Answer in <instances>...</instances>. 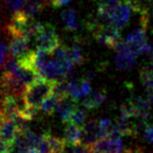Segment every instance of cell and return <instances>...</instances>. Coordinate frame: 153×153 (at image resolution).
<instances>
[{
  "label": "cell",
  "mask_w": 153,
  "mask_h": 153,
  "mask_svg": "<svg viewBox=\"0 0 153 153\" xmlns=\"http://www.w3.org/2000/svg\"><path fill=\"white\" fill-rule=\"evenodd\" d=\"M75 102H76L75 100L68 96L59 100L56 112H58L59 116L61 117L62 122L68 123L70 121L73 112L77 108Z\"/></svg>",
  "instance_id": "obj_11"
},
{
  "label": "cell",
  "mask_w": 153,
  "mask_h": 153,
  "mask_svg": "<svg viewBox=\"0 0 153 153\" xmlns=\"http://www.w3.org/2000/svg\"><path fill=\"white\" fill-rule=\"evenodd\" d=\"M86 119H87V115H86L85 110L82 109V108H76L75 111L73 112L71 119H70L69 122H71L73 124L83 128V126L86 123Z\"/></svg>",
  "instance_id": "obj_20"
},
{
  "label": "cell",
  "mask_w": 153,
  "mask_h": 153,
  "mask_svg": "<svg viewBox=\"0 0 153 153\" xmlns=\"http://www.w3.org/2000/svg\"><path fill=\"white\" fill-rule=\"evenodd\" d=\"M19 135V129L15 119L6 118L0 113V140L11 146Z\"/></svg>",
  "instance_id": "obj_8"
},
{
  "label": "cell",
  "mask_w": 153,
  "mask_h": 153,
  "mask_svg": "<svg viewBox=\"0 0 153 153\" xmlns=\"http://www.w3.org/2000/svg\"><path fill=\"white\" fill-rule=\"evenodd\" d=\"M148 15L152 18V29H153V12H149Z\"/></svg>",
  "instance_id": "obj_29"
},
{
  "label": "cell",
  "mask_w": 153,
  "mask_h": 153,
  "mask_svg": "<svg viewBox=\"0 0 153 153\" xmlns=\"http://www.w3.org/2000/svg\"><path fill=\"white\" fill-rule=\"evenodd\" d=\"M143 133H144L145 140L149 141V143H153V125L147 124L146 123V125L143 128Z\"/></svg>",
  "instance_id": "obj_24"
},
{
  "label": "cell",
  "mask_w": 153,
  "mask_h": 153,
  "mask_svg": "<svg viewBox=\"0 0 153 153\" xmlns=\"http://www.w3.org/2000/svg\"><path fill=\"white\" fill-rule=\"evenodd\" d=\"M92 93L91 84L88 79L71 80L68 82V97L78 102L80 99L88 97Z\"/></svg>",
  "instance_id": "obj_9"
},
{
  "label": "cell",
  "mask_w": 153,
  "mask_h": 153,
  "mask_svg": "<svg viewBox=\"0 0 153 153\" xmlns=\"http://www.w3.org/2000/svg\"><path fill=\"white\" fill-rule=\"evenodd\" d=\"M50 1L54 7H62V6L68 4V3L71 2L72 0H50Z\"/></svg>",
  "instance_id": "obj_25"
},
{
  "label": "cell",
  "mask_w": 153,
  "mask_h": 153,
  "mask_svg": "<svg viewBox=\"0 0 153 153\" xmlns=\"http://www.w3.org/2000/svg\"><path fill=\"white\" fill-rule=\"evenodd\" d=\"M24 5V0H8L7 1V7L9 11H11L13 14L21 11Z\"/></svg>",
  "instance_id": "obj_22"
},
{
  "label": "cell",
  "mask_w": 153,
  "mask_h": 153,
  "mask_svg": "<svg viewBox=\"0 0 153 153\" xmlns=\"http://www.w3.org/2000/svg\"><path fill=\"white\" fill-rule=\"evenodd\" d=\"M37 49H42L51 54L61 45V40L55 27L49 24H42L35 36Z\"/></svg>",
  "instance_id": "obj_3"
},
{
  "label": "cell",
  "mask_w": 153,
  "mask_h": 153,
  "mask_svg": "<svg viewBox=\"0 0 153 153\" xmlns=\"http://www.w3.org/2000/svg\"><path fill=\"white\" fill-rule=\"evenodd\" d=\"M112 125H113L112 122H111V120H109V119H107V118L102 119V120L99 122L100 137H109Z\"/></svg>",
  "instance_id": "obj_21"
},
{
  "label": "cell",
  "mask_w": 153,
  "mask_h": 153,
  "mask_svg": "<svg viewBox=\"0 0 153 153\" xmlns=\"http://www.w3.org/2000/svg\"><path fill=\"white\" fill-rule=\"evenodd\" d=\"M113 49L116 52L115 65L121 70L132 69L136 65L137 55L127 45L124 40H121Z\"/></svg>",
  "instance_id": "obj_5"
},
{
  "label": "cell",
  "mask_w": 153,
  "mask_h": 153,
  "mask_svg": "<svg viewBox=\"0 0 153 153\" xmlns=\"http://www.w3.org/2000/svg\"><path fill=\"white\" fill-rule=\"evenodd\" d=\"M59 153H65V152H59Z\"/></svg>",
  "instance_id": "obj_30"
},
{
  "label": "cell",
  "mask_w": 153,
  "mask_h": 153,
  "mask_svg": "<svg viewBox=\"0 0 153 153\" xmlns=\"http://www.w3.org/2000/svg\"><path fill=\"white\" fill-rule=\"evenodd\" d=\"M7 153H10V151H9V152H7Z\"/></svg>",
  "instance_id": "obj_31"
},
{
  "label": "cell",
  "mask_w": 153,
  "mask_h": 153,
  "mask_svg": "<svg viewBox=\"0 0 153 153\" xmlns=\"http://www.w3.org/2000/svg\"><path fill=\"white\" fill-rule=\"evenodd\" d=\"M10 150V146L6 145L3 141L0 140V153H7Z\"/></svg>",
  "instance_id": "obj_26"
},
{
  "label": "cell",
  "mask_w": 153,
  "mask_h": 153,
  "mask_svg": "<svg viewBox=\"0 0 153 153\" xmlns=\"http://www.w3.org/2000/svg\"><path fill=\"white\" fill-rule=\"evenodd\" d=\"M11 39L9 42L8 50L9 54L12 57L17 58L18 59H23L30 56L33 51L29 47L30 41L21 35H10Z\"/></svg>",
  "instance_id": "obj_7"
},
{
  "label": "cell",
  "mask_w": 153,
  "mask_h": 153,
  "mask_svg": "<svg viewBox=\"0 0 153 153\" xmlns=\"http://www.w3.org/2000/svg\"><path fill=\"white\" fill-rule=\"evenodd\" d=\"M83 139H82V144L86 146L92 147L100 137L99 123L96 120L86 121L83 126Z\"/></svg>",
  "instance_id": "obj_10"
},
{
  "label": "cell",
  "mask_w": 153,
  "mask_h": 153,
  "mask_svg": "<svg viewBox=\"0 0 153 153\" xmlns=\"http://www.w3.org/2000/svg\"><path fill=\"white\" fill-rule=\"evenodd\" d=\"M94 35L100 43L108 47L114 48L121 41L120 28L107 23L106 25H98L94 27Z\"/></svg>",
  "instance_id": "obj_4"
},
{
  "label": "cell",
  "mask_w": 153,
  "mask_h": 153,
  "mask_svg": "<svg viewBox=\"0 0 153 153\" xmlns=\"http://www.w3.org/2000/svg\"><path fill=\"white\" fill-rule=\"evenodd\" d=\"M126 153H141L140 150H127Z\"/></svg>",
  "instance_id": "obj_28"
},
{
  "label": "cell",
  "mask_w": 153,
  "mask_h": 153,
  "mask_svg": "<svg viewBox=\"0 0 153 153\" xmlns=\"http://www.w3.org/2000/svg\"><path fill=\"white\" fill-rule=\"evenodd\" d=\"M106 97L107 96L104 91H97L93 94L91 93L88 97L84 98L83 102H82V105L87 109H94V108L103 103L104 100H106Z\"/></svg>",
  "instance_id": "obj_13"
},
{
  "label": "cell",
  "mask_w": 153,
  "mask_h": 153,
  "mask_svg": "<svg viewBox=\"0 0 153 153\" xmlns=\"http://www.w3.org/2000/svg\"><path fill=\"white\" fill-rule=\"evenodd\" d=\"M61 100L62 99L58 98L57 96L51 94L45 100H44L43 103L41 104V106H40L41 111H42L44 114H47V115L53 114L54 112H56V110H57L58 104Z\"/></svg>",
  "instance_id": "obj_16"
},
{
  "label": "cell",
  "mask_w": 153,
  "mask_h": 153,
  "mask_svg": "<svg viewBox=\"0 0 153 153\" xmlns=\"http://www.w3.org/2000/svg\"><path fill=\"white\" fill-rule=\"evenodd\" d=\"M55 80H50L39 76L25 89L24 93V100L29 106L40 108L41 104L53 92Z\"/></svg>",
  "instance_id": "obj_1"
},
{
  "label": "cell",
  "mask_w": 153,
  "mask_h": 153,
  "mask_svg": "<svg viewBox=\"0 0 153 153\" xmlns=\"http://www.w3.org/2000/svg\"><path fill=\"white\" fill-rule=\"evenodd\" d=\"M74 63L68 61H59L58 59H48L46 63L38 70L40 76L50 80H63L72 72Z\"/></svg>",
  "instance_id": "obj_2"
},
{
  "label": "cell",
  "mask_w": 153,
  "mask_h": 153,
  "mask_svg": "<svg viewBox=\"0 0 153 153\" xmlns=\"http://www.w3.org/2000/svg\"><path fill=\"white\" fill-rule=\"evenodd\" d=\"M140 80L149 93H153V68H144L140 70Z\"/></svg>",
  "instance_id": "obj_18"
},
{
  "label": "cell",
  "mask_w": 153,
  "mask_h": 153,
  "mask_svg": "<svg viewBox=\"0 0 153 153\" xmlns=\"http://www.w3.org/2000/svg\"><path fill=\"white\" fill-rule=\"evenodd\" d=\"M66 49H68V58L74 65H81L85 62V56L79 45L74 44L70 47H66Z\"/></svg>",
  "instance_id": "obj_17"
},
{
  "label": "cell",
  "mask_w": 153,
  "mask_h": 153,
  "mask_svg": "<svg viewBox=\"0 0 153 153\" xmlns=\"http://www.w3.org/2000/svg\"><path fill=\"white\" fill-rule=\"evenodd\" d=\"M47 139L49 141L51 152L52 153H59V152H65L66 143L65 140L59 139V137H55L53 136L47 134Z\"/></svg>",
  "instance_id": "obj_19"
},
{
  "label": "cell",
  "mask_w": 153,
  "mask_h": 153,
  "mask_svg": "<svg viewBox=\"0 0 153 153\" xmlns=\"http://www.w3.org/2000/svg\"><path fill=\"white\" fill-rule=\"evenodd\" d=\"M9 52L8 48L5 45V43L3 41L0 40V68H2V65L6 62L7 53Z\"/></svg>",
  "instance_id": "obj_23"
},
{
  "label": "cell",
  "mask_w": 153,
  "mask_h": 153,
  "mask_svg": "<svg viewBox=\"0 0 153 153\" xmlns=\"http://www.w3.org/2000/svg\"><path fill=\"white\" fill-rule=\"evenodd\" d=\"M65 124L66 126L65 129V140L66 144L77 145L82 143L83 129L71 122H68Z\"/></svg>",
  "instance_id": "obj_12"
},
{
  "label": "cell",
  "mask_w": 153,
  "mask_h": 153,
  "mask_svg": "<svg viewBox=\"0 0 153 153\" xmlns=\"http://www.w3.org/2000/svg\"><path fill=\"white\" fill-rule=\"evenodd\" d=\"M148 55H149V57H148V59H149V68H153V50Z\"/></svg>",
  "instance_id": "obj_27"
},
{
  "label": "cell",
  "mask_w": 153,
  "mask_h": 153,
  "mask_svg": "<svg viewBox=\"0 0 153 153\" xmlns=\"http://www.w3.org/2000/svg\"><path fill=\"white\" fill-rule=\"evenodd\" d=\"M61 20L66 30L74 31L78 28V22L75 11L72 9H68L61 14Z\"/></svg>",
  "instance_id": "obj_14"
},
{
  "label": "cell",
  "mask_w": 153,
  "mask_h": 153,
  "mask_svg": "<svg viewBox=\"0 0 153 153\" xmlns=\"http://www.w3.org/2000/svg\"><path fill=\"white\" fill-rule=\"evenodd\" d=\"M133 8L132 6L129 4L128 1H122L121 3L115 7V8L111 11V13L108 16L106 23H109L111 25H115L118 28L124 27L129 22L131 18V14H132Z\"/></svg>",
  "instance_id": "obj_6"
},
{
  "label": "cell",
  "mask_w": 153,
  "mask_h": 153,
  "mask_svg": "<svg viewBox=\"0 0 153 153\" xmlns=\"http://www.w3.org/2000/svg\"><path fill=\"white\" fill-rule=\"evenodd\" d=\"M46 5V0H24V5L22 8V12H24L27 16H34Z\"/></svg>",
  "instance_id": "obj_15"
}]
</instances>
